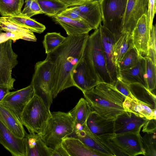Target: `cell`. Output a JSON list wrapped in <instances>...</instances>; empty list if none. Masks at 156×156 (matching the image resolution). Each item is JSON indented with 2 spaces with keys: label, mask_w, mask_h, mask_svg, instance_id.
I'll list each match as a JSON object with an SVG mask.
<instances>
[{
  "label": "cell",
  "mask_w": 156,
  "mask_h": 156,
  "mask_svg": "<svg viewBox=\"0 0 156 156\" xmlns=\"http://www.w3.org/2000/svg\"><path fill=\"white\" fill-rule=\"evenodd\" d=\"M88 33L78 36L68 35L64 41L46 58L55 65V82L51 92L53 99L63 90L75 86L72 79L73 70L82 59Z\"/></svg>",
  "instance_id": "1"
},
{
  "label": "cell",
  "mask_w": 156,
  "mask_h": 156,
  "mask_svg": "<svg viewBox=\"0 0 156 156\" xmlns=\"http://www.w3.org/2000/svg\"><path fill=\"white\" fill-rule=\"evenodd\" d=\"M92 111L105 118L115 120L125 110L126 97L112 84L101 82L83 92Z\"/></svg>",
  "instance_id": "2"
},
{
  "label": "cell",
  "mask_w": 156,
  "mask_h": 156,
  "mask_svg": "<svg viewBox=\"0 0 156 156\" xmlns=\"http://www.w3.org/2000/svg\"><path fill=\"white\" fill-rule=\"evenodd\" d=\"M83 59L90 75L98 83L112 84L114 82L108 70L99 28L89 36Z\"/></svg>",
  "instance_id": "3"
},
{
  "label": "cell",
  "mask_w": 156,
  "mask_h": 156,
  "mask_svg": "<svg viewBox=\"0 0 156 156\" xmlns=\"http://www.w3.org/2000/svg\"><path fill=\"white\" fill-rule=\"evenodd\" d=\"M55 64L46 58L37 62L30 84L34 94L40 98L49 108L53 101L51 92L55 75Z\"/></svg>",
  "instance_id": "4"
},
{
  "label": "cell",
  "mask_w": 156,
  "mask_h": 156,
  "mask_svg": "<svg viewBox=\"0 0 156 156\" xmlns=\"http://www.w3.org/2000/svg\"><path fill=\"white\" fill-rule=\"evenodd\" d=\"M44 134L41 138L48 147L53 150L61 145L62 140L73 133L75 125L69 112H51Z\"/></svg>",
  "instance_id": "5"
},
{
  "label": "cell",
  "mask_w": 156,
  "mask_h": 156,
  "mask_svg": "<svg viewBox=\"0 0 156 156\" xmlns=\"http://www.w3.org/2000/svg\"><path fill=\"white\" fill-rule=\"evenodd\" d=\"M51 116L50 108L40 98L34 94L24 108L20 119L30 133L42 136Z\"/></svg>",
  "instance_id": "6"
},
{
  "label": "cell",
  "mask_w": 156,
  "mask_h": 156,
  "mask_svg": "<svg viewBox=\"0 0 156 156\" xmlns=\"http://www.w3.org/2000/svg\"><path fill=\"white\" fill-rule=\"evenodd\" d=\"M103 25L113 35L115 41L123 32L128 0H100Z\"/></svg>",
  "instance_id": "7"
},
{
  "label": "cell",
  "mask_w": 156,
  "mask_h": 156,
  "mask_svg": "<svg viewBox=\"0 0 156 156\" xmlns=\"http://www.w3.org/2000/svg\"><path fill=\"white\" fill-rule=\"evenodd\" d=\"M106 140L115 156L144 155L140 132L114 134Z\"/></svg>",
  "instance_id": "8"
},
{
  "label": "cell",
  "mask_w": 156,
  "mask_h": 156,
  "mask_svg": "<svg viewBox=\"0 0 156 156\" xmlns=\"http://www.w3.org/2000/svg\"><path fill=\"white\" fill-rule=\"evenodd\" d=\"M11 39L0 43V86L14 89L16 80L12 77V69L18 63V55L13 51Z\"/></svg>",
  "instance_id": "9"
},
{
  "label": "cell",
  "mask_w": 156,
  "mask_h": 156,
  "mask_svg": "<svg viewBox=\"0 0 156 156\" xmlns=\"http://www.w3.org/2000/svg\"><path fill=\"white\" fill-rule=\"evenodd\" d=\"M77 138L100 156H115L106 140L92 133L86 124L82 129L74 130L70 136Z\"/></svg>",
  "instance_id": "10"
},
{
  "label": "cell",
  "mask_w": 156,
  "mask_h": 156,
  "mask_svg": "<svg viewBox=\"0 0 156 156\" xmlns=\"http://www.w3.org/2000/svg\"><path fill=\"white\" fill-rule=\"evenodd\" d=\"M34 95L33 88L30 84L20 90L9 91L0 102L10 109L21 121L22 112Z\"/></svg>",
  "instance_id": "11"
},
{
  "label": "cell",
  "mask_w": 156,
  "mask_h": 156,
  "mask_svg": "<svg viewBox=\"0 0 156 156\" xmlns=\"http://www.w3.org/2000/svg\"><path fill=\"white\" fill-rule=\"evenodd\" d=\"M148 0H128L124 17L123 33L132 35L137 23L144 15H147Z\"/></svg>",
  "instance_id": "12"
},
{
  "label": "cell",
  "mask_w": 156,
  "mask_h": 156,
  "mask_svg": "<svg viewBox=\"0 0 156 156\" xmlns=\"http://www.w3.org/2000/svg\"><path fill=\"white\" fill-rule=\"evenodd\" d=\"M147 120L135 113L125 111L114 120V134L140 132Z\"/></svg>",
  "instance_id": "13"
},
{
  "label": "cell",
  "mask_w": 156,
  "mask_h": 156,
  "mask_svg": "<svg viewBox=\"0 0 156 156\" xmlns=\"http://www.w3.org/2000/svg\"><path fill=\"white\" fill-rule=\"evenodd\" d=\"M100 0H88L75 5L83 20L92 29L98 28L102 21Z\"/></svg>",
  "instance_id": "14"
},
{
  "label": "cell",
  "mask_w": 156,
  "mask_h": 156,
  "mask_svg": "<svg viewBox=\"0 0 156 156\" xmlns=\"http://www.w3.org/2000/svg\"><path fill=\"white\" fill-rule=\"evenodd\" d=\"M99 28L108 70L111 78L114 82L118 80V68L115 63L114 54V37L103 25L101 24Z\"/></svg>",
  "instance_id": "15"
},
{
  "label": "cell",
  "mask_w": 156,
  "mask_h": 156,
  "mask_svg": "<svg viewBox=\"0 0 156 156\" xmlns=\"http://www.w3.org/2000/svg\"><path fill=\"white\" fill-rule=\"evenodd\" d=\"M114 120L102 117L92 111L86 122L90 130L100 138L106 140L114 134Z\"/></svg>",
  "instance_id": "16"
},
{
  "label": "cell",
  "mask_w": 156,
  "mask_h": 156,
  "mask_svg": "<svg viewBox=\"0 0 156 156\" xmlns=\"http://www.w3.org/2000/svg\"><path fill=\"white\" fill-rule=\"evenodd\" d=\"M24 138L16 136L0 120V143L12 156H26Z\"/></svg>",
  "instance_id": "17"
},
{
  "label": "cell",
  "mask_w": 156,
  "mask_h": 156,
  "mask_svg": "<svg viewBox=\"0 0 156 156\" xmlns=\"http://www.w3.org/2000/svg\"><path fill=\"white\" fill-rule=\"evenodd\" d=\"M150 31L147 15H144L138 21L132 34L134 47L143 57L147 55Z\"/></svg>",
  "instance_id": "18"
},
{
  "label": "cell",
  "mask_w": 156,
  "mask_h": 156,
  "mask_svg": "<svg viewBox=\"0 0 156 156\" xmlns=\"http://www.w3.org/2000/svg\"><path fill=\"white\" fill-rule=\"evenodd\" d=\"M128 84L137 83L147 88L146 76V62L141 56L137 64L127 69L118 71V80Z\"/></svg>",
  "instance_id": "19"
},
{
  "label": "cell",
  "mask_w": 156,
  "mask_h": 156,
  "mask_svg": "<svg viewBox=\"0 0 156 156\" xmlns=\"http://www.w3.org/2000/svg\"><path fill=\"white\" fill-rule=\"evenodd\" d=\"M24 139L26 156H52L53 150L47 146L41 135L26 133Z\"/></svg>",
  "instance_id": "20"
},
{
  "label": "cell",
  "mask_w": 156,
  "mask_h": 156,
  "mask_svg": "<svg viewBox=\"0 0 156 156\" xmlns=\"http://www.w3.org/2000/svg\"><path fill=\"white\" fill-rule=\"evenodd\" d=\"M72 79L75 87L83 92L92 89L98 83L90 75L83 58L73 70Z\"/></svg>",
  "instance_id": "21"
},
{
  "label": "cell",
  "mask_w": 156,
  "mask_h": 156,
  "mask_svg": "<svg viewBox=\"0 0 156 156\" xmlns=\"http://www.w3.org/2000/svg\"><path fill=\"white\" fill-rule=\"evenodd\" d=\"M51 18L63 28L68 35L78 36L88 33L92 30L87 24L82 20L72 19L61 15Z\"/></svg>",
  "instance_id": "22"
},
{
  "label": "cell",
  "mask_w": 156,
  "mask_h": 156,
  "mask_svg": "<svg viewBox=\"0 0 156 156\" xmlns=\"http://www.w3.org/2000/svg\"><path fill=\"white\" fill-rule=\"evenodd\" d=\"M0 120L16 136L24 137L27 133L21 121L13 112L0 102Z\"/></svg>",
  "instance_id": "23"
},
{
  "label": "cell",
  "mask_w": 156,
  "mask_h": 156,
  "mask_svg": "<svg viewBox=\"0 0 156 156\" xmlns=\"http://www.w3.org/2000/svg\"><path fill=\"white\" fill-rule=\"evenodd\" d=\"M61 145L69 156H99L97 153L87 147L79 139L71 136L64 138Z\"/></svg>",
  "instance_id": "24"
},
{
  "label": "cell",
  "mask_w": 156,
  "mask_h": 156,
  "mask_svg": "<svg viewBox=\"0 0 156 156\" xmlns=\"http://www.w3.org/2000/svg\"><path fill=\"white\" fill-rule=\"evenodd\" d=\"M0 27L5 32L20 34L23 36L25 40L37 41V38L33 32L25 26L16 22L9 16L0 17Z\"/></svg>",
  "instance_id": "25"
},
{
  "label": "cell",
  "mask_w": 156,
  "mask_h": 156,
  "mask_svg": "<svg viewBox=\"0 0 156 156\" xmlns=\"http://www.w3.org/2000/svg\"><path fill=\"white\" fill-rule=\"evenodd\" d=\"M132 96L153 110H156V95L142 85L134 83L129 84Z\"/></svg>",
  "instance_id": "26"
},
{
  "label": "cell",
  "mask_w": 156,
  "mask_h": 156,
  "mask_svg": "<svg viewBox=\"0 0 156 156\" xmlns=\"http://www.w3.org/2000/svg\"><path fill=\"white\" fill-rule=\"evenodd\" d=\"M123 106L125 111L135 113L148 119H156V110H153L136 99L126 97Z\"/></svg>",
  "instance_id": "27"
},
{
  "label": "cell",
  "mask_w": 156,
  "mask_h": 156,
  "mask_svg": "<svg viewBox=\"0 0 156 156\" xmlns=\"http://www.w3.org/2000/svg\"><path fill=\"white\" fill-rule=\"evenodd\" d=\"M134 47L132 35L128 32L122 33L114 42L113 49L115 61L118 65L125 54Z\"/></svg>",
  "instance_id": "28"
},
{
  "label": "cell",
  "mask_w": 156,
  "mask_h": 156,
  "mask_svg": "<svg viewBox=\"0 0 156 156\" xmlns=\"http://www.w3.org/2000/svg\"><path fill=\"white\" fill-rule=\"evenodd\" d=\"M92 111L88 101L83 98H81L75 106L69 112L74 120V129L86 124L87 120Z\"/></svg>",
  "instance_id": "29"
},
{
  "label": "cell",
  "mask_w": 156,
  "mask_h": 156,
  "mask_svg": "<svg viewBox=\"0 0 156 156\" xmlns=\"http://www.w3.org/2000/svg\"><path fill=\"white\" fill-rule=\"evenodd\" d=\"M44 14L52 17L60 14L69 6L59 0H37Z\"/></svg>",
  "instance_id": "30"
},
{
  "label": "cell",
  "mask_w": 156,
  "mask_h": 156,
  "mask_svg": "<svg viewBox=\"0 0 156 156\" xmlns=\"http://www.w3.org/2000/svg\"><path fill=\"white\" fill-rule=\"evenodd\" d=\"M24 0H0V14L2 16L19 15L21 13Z\"/></svg>",
  "instance_id": "31"
},
{
  "label": "cell",
  "mask_w": 156,
  "mask_h": 156,
  "mask_svg": "<svg viewBox=\"0 0 156 156\" xmlns=\"http://www.w3.org/2000/svg\"><path fill=\"white\" fill-rule=\"evenodd\" d=\"M16 22L23 25L32 32L41 33L46 29L43 24L21 13L17 15L9 16Z\"/></svg>",
  "instance_id": "32"
},
{
  "label": "cell",
  "mask_w": 156,
  "mask_h": 156,
  "mask_svg": "<svg viewBox=\"0 0 156 156\" xmlns=\"http://www.w3.org/2000/svg\"><path fill=\"white\" fill-rule=\"evenodd\" d=\"M66 37L60 33H48L44 36L43 44L45 53L47 54L54 50L65 40Z\"/></svg>",
  "instance_id": "33"
},
{
  "label": "cell",
  "mask_w": 156,
  "mask_h": 156,
  "mask_svg": "<svg viewBox=\"0 0 156 156\" xmlns=\"http://www.w3.org/2000/svg\"><path fill=\"white\" fill-rule=\"evenodd\" d=\"M141 56L134 47H132L119 63L117 66L118 71L129 69L136 65Z\"/></svg>",
  "instance_id": "34"
},
{
  "label": "cell",
  "mask_w": 156,
  "mask_h": 156,
  "mask_svg": "<svg viewBox=\"0 0 156 156\" xmlns=\"http://www.w3.org/2000/svg\"><path fill=\"white\" fill-rule=\"evenodd\" d=\"M143 147L145 152L144 155L156 156V136L155 132L146 133L142 137Z\"/></svg>",
  "instance_id": "35"
},
{
  "label": "cell",
  "mask_w": 156,
  "mask_h": 156,
  "mask_svg": "<svg viewBox=\"0 0 156 156\" xmlns=\"http://www.w3.org/2000/svg\"><path fill=\"white\" fill-rule=\"evenodd\" d=\"M146 62V76L147 88L151 91L156 88V66L148 58L144 57Z\"/></svg>",
  "instance_id": "36"
},
{
  "label": "cell",
  "mask_w": 156,
  "mask_h": 156,
  "mask_svg": "<svg viewBox=\"0 0 156 156\" xmlns=\"http://www.w3.org/2000/svg\"><path fill=\"white\" fill-rule=\"evenodd\" d=\"M25 5L21 13L30 17L34 16L44 14L37 0H25Z\"/></svg>",
  "instance_id": "37"
},
{
  "label": "cell",
  "mask_w": 156,
  "mask_h": 156,
  "mask_svg": "<svg viewBox=\"0 0 156 156\" xmlns=\"http://www.w3.org/2000/svg\"><path fill=\"white\" fill-rule=\"evenodd\" d=\"M112 85L118 91L126 97H127L131 99H134L130 91L129 84L118 79L114 82Z\"/></svg>",
  "instance_id": "38"
},
{
  "label": "cell",
  "mask_w": 156,
  "mask_h": 156,
  "mask_svg": "<svg viewBox=\"0 0 156 156\" xmlns=\"http://www.w3.org/2000/svg\"><path fill=\"white\" fill-rule=\"evenodd\" d=\"M156 12V0H148L147 17L150 30L153 25V20Z\"/></svg>",
  "instance_id": "39"
},
{
  "label": "cell",
  "mask_w": 156,
  "mask_h": 156,
  "mask_svg": "<svg viewBox=\"0 0 156 156\" xmlns=\"http://www.w3.org/2000/svg\"><path fill=\"white\" fill-rule=\"evenodd\" d=\"M156 119H148L143 126L142 132L146 133H154L156 130Z\"/></svg>",
  "instance_id": "40"
},
{
  "label": "cell",
  "mask_w": 156,
  "mask_h": 156,
  "mask_svg": "<svg viewBox=\"0 0 156 156\" xmlns=\"http://www.w3.org/2000/svg\"><path fill=\"white\" fill-rule=\"evenodd\" d=\"M156 25H153L150 31L148 42V48L151 47L156 49Z\"/></svg>",
  "instance_id": "41"
},
{
  "label": "cell",
  "mask_w": 156,
  "mask_h": 156,
  "mask_svg": "<svg viewBox=\"0 0 156 156\" xmlns=\"http://www.w3.org/2000/svg\"><path fill=\"white\" fill-rule=\"evenodd\" d=\"M52 156H69V155L61 145L53 150Z\"/></svg>",
  "instance_id": "42"
},
{
  "label": "cell",
  "mask_w": 156,
  "mask_h": 156,
  "mask_svg": "<svg viewBox=\"0 0 156 156\" xmlns=\"http://www.w3.org/2000/svg\"><path fill=\"white\" fill-rule=\"evenodd\" d=\"M146 57L149 58L156 66V49L151 47L148 48Z\"/></svg>",
  "instance_id": "43"
},
{
  "label": "cell",
  "mask_w": 156,
  "mask_h": 156,
  "mask_svg": "<svg viewBox=\"0 0 156 156\" xmlns=\"http://www.w3.org/2000/svg\"><path fill=\"white\" fill-rule=\"evenodd\" d=\"M69 7L80 5L83 2L88 0H59Z\"/></svg>",
  "instance_id": "44"
},
{
  "label": "cell",
  "mask_w": 156,
  "mask_h": 156,
  "mask_svg": "<svg viewBox=\"0 0 156 156\" xmlns=\"http://www.w3.org/2000/svg\"><path fill=\"white\" fill-rule=\"evenodd\" d=\"M10 90V88L7 86H0V102Z\"/></svg>",
  "instance_id": "45"
},
{
  "label": "cell",
  "mask_w": 156,
  "mask_h": 156,
  "mask_svg": "<svg viewBox=\"0 0 156 156\" xmlns=\"http://www.w3.org/2000/svg\"><path fill=\"white\" fill-rule=\"evenodd\" d=\"M9 39L6 32H1L0 33V43L5 41Z\"/></svg>",
  "instance_id": "46"
},
{
  "label": "cell",
  "mask_w": 156,
  "mask_h": 156,
  "mask_svg": "<svg viewBox=\"0 0 156 156\" xmlns=\"http://www.w3.org/2000/svg\"><path fill=\"white\" fill-rule=\"evenodd\" d=\"M2 29L1 28V27H0V33L1 32H2Z\"/></svg>",
  "instance_id": "47"
}]
</instances>
